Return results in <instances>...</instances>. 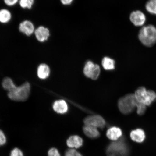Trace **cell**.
<instances>
[{
  "mask_svg": "<svg viewBox=\"0 0 156 156\" xmlns=\"http://www.w3.org/2000/svg\"><path fill=\"white\" fill-rule=\"evenodd\" d=\"M35 0H19V5L23 9L32 8Z\"/></svg>",
  "mask_w": 156,
  "mask_h": 156,
  "instance_id": "obj_20",
  "label": "cell"
},
{
  "mask_svg": "<svg viewBox=\"0 0 156 156\" xmlns=\"http://www.w3.org/2000/svg\"><path fill=\"white\" fill-rule=\"evenodd\" d=\"M138 38L144 46H153L156 43V27L151 25L142 27L140 31Z\"/></svg>",
  "mask_w": 156,
  "mask_h": 156,
  "instance_id": "obj_3",
  "label": "cell"
},
{
  "mask_svg": "<svg viewBox=\"0 0 156 156\" xmlns=\"http://www.w3.org/2000/svg\"><path fill=\"white\" fill-rule=\"evenodd\" d=\"M102 64L103 67L107 71H111L115 68V60L108 57H105L102 60Z\"/></svg>",
  "mask_w": 156,
  "mask_h": 156,
  "instance_id": "obj_17",
  "label": "cell"
},
{
  "mask_svg": "<svg viewBox=\"0 0 156 156\" xmlns=\"http://www.w3.org/2000/svg\"><path fill=\"white\" fill-rule=\"evenodd\" d=\"M34 33L37 40L41 42L47 41L50 36L49 29L42 26H40L35 29Z\"/></svg>",
  "mask_w": 156,
  "mask_h": 156,
  "instance_id": "obj_10",
  "label": "cell"
},
{
  "mask_svg": "<svg viewBox=\"0 0 156 156\" xmlns=\"http://www.w3.org/2000/svg\"><path fill=\"white\" fill-rule=\"evenodd\" d=\"M6 142V138L4 133L2 130H0V146H2Z\"/></svg>",
  "mask_w": 156,
  "mask_h": 156,
  "instance_id": "obj_25",
  "label": "cell"
},
{
  "mask_svg": "<svg viewBox=\"0 0 156 156\" xmlns=\"http://www.w3.org/2000/svg\"><path fill=\"white\" fill-rule=\"evenodd\" d=\"M50 73V68L46 64H41L38 66L37 73L38 77L41 79H46L49 76Z\"/></svg>",
  "mask_w": 156,
  "mask_h": 156,
  "instance_id": "obj_15",
  "label": "cell"
},
{
  "mask_svg": "<svg viewBox=\"0 0 156 156\" xmlns=\"http://www.w3.org/2000/svg\"><path fill=\"white\" fill-rule=\"evenodd\" d=\"M8 96L11 100L16 101H24L28 99L30 91V85L25 83L22 85L17 87L14 83L8 90Z\"/></svg>",
  "mask_w": 156,
  "mask_h": 156,
  "instance_id": "obj_1",
  "label": "cell"
},
{
  "mask_svg": "<svg viewBox=\"0 0 156 156\" xmlns=\"http://www.w3.org/2000/svg\"><path fill=\"white\" fill-rule=\"evenodd\" d=\"M52 107L55 112L59 114H66L68 110L67 103L63 99L55 101Z\"/></svg>",
  "mask_w": 156,
  "mask_h": 156,
  "instance_id": "obj_12",
  "label": "cell"
},
{
  "mask_svg": "<svg viewBox=\"0 0 156 156\" xmlns=\"http://www.w3.org/2000/svg\"><path fill=\"white\" fill-rule=\"evenodd\" d=\"M11 18V13L8 10L5 9L0 10V22L3 24L8 23Z\"/></svg>",
  "mask_w": 156,
  "mask_h": 156,
  "instance_id": "obj_18",
  "label": "cell"
},
{
  "mask_svg": "<svg viewBox=\"0 0 156 156\" xmlns=\"http://www.w3.org/2000/svg\"><path fill=\"white\" fill-rule=\"evenodd\" d=\"M73 0H60L62 4L64 5H69L73 2Z\"/></svg>",
  "mask_w": 156,
  "mask_h": 156,
  "instance_id": "obj_27",
  "label": "cell"
},
{
  "mask_svg": "<svg viewBox=\"0 0 156 156\" xmlns=\"http://www.w3.org/2000/svg\"><path fill=\"white\" fill-rule=\"evenodd\" d=\"M134 95L137 102L142 103L146 106H151L156 100V93L155 91L147 90L143 87H138Z\"/></svg>",
  "mask_w": 156,
  "mask_h": 156,
  "instance_id": "obj_5",
  "label": "cell"
},
{
  "mask_svg": "<svg viewBox=\"0 0 156 156\" xmlns=\"http://www.w3.org/2000/svg\"><path fill=\"white\" fill-rule=\"evenodd\" d=\"M83 140L80 136L76 135L70 136L67 141V146L70 148L78 149L83 145Z\"/></svg>",
  "mask_w": 156,
  "mask_h": 156,
  "instance_id": "obj_14",
  "label": "cell"
},
{
  "mask_svg": "<svg viewBox=\"0 0 156 156\" xmlns=\"http://www.w3.org/2000/svg\"><path fill=\"white\" fill-rule=\"evenodd\" d=\"M10 156H24L22 151L18 148H16L12 151Z\"/></svg>",
  "mask_w": 156,
  "mask_h": 156,
  "instance_id": "obj_23",
  "label": "cell"
},
{
  "mask_svg": "<svg viewBox=\"0 0 156 156\" xmlns=\"http://www.w3.org/2000/svg\"><path fill=\"white\" fill-rule=\"evenodd\" d=\"M129 152V147L124 137L111 143L106 150L107 156H128Z\"/></svg>",
  "mask_w": 156,
  "mask_h": 156,
  "instance_id": "obj_2",
  "label": "cell"
},
{
  "mask_svg": "<svg viewBox=\"0 0 156 156\" xmlns=\"http://www.w3.org/2000/svg\"><path fill=\"white\" fill-rule=\"evenodd\" d=\"M64 156H83L80 153L74 149H69L66 151Z\"/></svg>",
  "mask_w": 156,
  "mask_h": 156,
  "instance_id": "obj_22",
  "label": "cell"
},
{
  "mask_svg": "<svg viewBox=\"0 0 156 156\" xmlns=\"http://www.w3.org/2000/svg\"><path fill=\"white\" fill-rule=\"evenodd\" d=\"M137 101L134 94H129L119 99L118 106L119 110L122 114H130L136 108Z\"/></svg>",
  "mask_w": 156,
  "mask_h": 156,
  "instance_id": "obj_4",
  "label": "cell"
},
{
  "mask_svg": "<svg viewBox=\"0 0 156 156\" xmlns=\"http://www.w3.org/2000/svg\"><path fill=\"white\" fill-rule=\"evenodd\" d=\"M83 130L85 135L90 138H96L100 136L97 128L92 126L85 125L83 126Z\"/></svg>",
  "mask_w": 156,
  "mask_h": 156,
  "instance_id": "obj_16",
  "label": "cell"
},
{
  "mask_svg": "<svg viewBox=\"0 0 156 156\" xmlns=\"http://www.w3.org/2000/svg\"><path fill=\"white\" fill-rule=\"evenodd\" d=\"M146 107L147 106L145 105L137 102L136 108V112L138 115L140 116H142L145 114L146 110Z\"/></svg>",
  "mask_w": 156,
  "mask_h": 156,
  "instance_id": "obj_21",
  "label": "cell"
},
{
  "mask_svg": "<svg viewBox=\"0 0 156 156\" xmlns=\"http://www.w3.org/2000/svg\"><path fill=\"white\" fill-rule=\"evenodd\" d=\"M19 31L27 36H30L34 32V27L33 23L29 20H25L20 23Z\"/></svg>",
  "mask_w": 156,
  "mask_h": 156,
  "instance_id": "obj_11",
  "label": "cell"
},
{
  "mask_svg": "<svg viewBox=\"0 0 156 156\" xmlns=\"http://www.w3.org/2000/svg\"><path fill=\"white\" fill-rule=\"evenodd\" d=\"M145 7L148 12L156 15V0H149L146 3Z\"/></svg>",
  "mask_w": 156,
  "mask_h": 156,
  "instance_id": "obj_19",
  "label": "cell"
},
{
  "mask_svg": "<svg viewBox=\"0 0 156 156\" xmlns=\"http://www.w3.org/2000/svg\"><path fill=\"white\" fill-rule=\"evenodd\" d=\"M100 72L99 66L91 61L87 62L83 68V73L86 76L93 80L98 78Z\"/></svg>",
  "mask_w": 156,
  "mask_h": 156,
  "instance_id": "obj_6",
  "label": "cell"
},
{
  "mask_svg": "<svg viewBox=\"0 0 156 156\" xmlns=\"http://www.w3.org/2000/svg\"><path fill=\"white\" fill-rule=\"evenodd\" d=\"M130 136L133 141L136 143L141 144L145 141L146 134L145 130L138 128L132 130L130 133Z\"/></svg>",
  "mask_w": 156,
  "mask_h": 156,
  "instance_id": "obj_9",
  "label": "cell"
},
{
  "mask_svg": "<svg viewBox=\"0 0 156 156\" xmlns=\"http://www.w3.org/2000/svg\"><path fill=\"white\" fill-rule=\"evenodd\" d=\"M83 122L85 125L92 126L97 128H104L106 125L104 119L98 115L87 116L84 119Z\"/></svg>",
  "mask_w": 156,
  "mask_h": 156,
  "instance_id": "obj_7",
  "label": "cell"
},
{
  "mask_svg": "<svg viewBox=\"0 0 156 156\" xmlns=\"http://www.w3.org/2000/svg\"><path fill=\"white\" fill-rule=\"evenodd\" d=\"M122 133L120 128L116 126L112 127L107 130L106 136L109 139L116 141L121 138Z\"/></svg>",
  "mask_w": 156,
  "mask_h": 156,
  "instance_id": "obj_13",
  "label": "cell"
},
{
  "mask_svg": "<svg viewBox=\"0 0 156 156\" xmlns=\"http://www.w3.org/2000/svg\"><path fill=\"white\" fill-rule=\"evenodd\" d=\"M48 156H60L59 152L55 148H52L48 151Z\"/></svg>",
  "mask_w": 156,
  "mask_h": 156,
  "instance_id": "obj_24",
  "label": "cell"
},
{
  "mask_svg": "<svg viewBox=\"0 0 156 156\" xmlns=\"http://www.w3.org/2000/svg\"><path fill=\"white\" fill-rule=\"evenodd\" d=\"M130 20L136 26H141L146 21L145 15L142 12L136 11L133 12L130 15Z\"/></svg>",
  "mask_w": 156,
  "mask_h": 156,
  "instance_id": "obj_8",
  "label": "cell"
},
{
  "mask_svg": "<svg viewBox=\"0 0 156 156\" xmlns=\"http://www.w3.org/2000/svg\"><path fill=\"white\" fill-rule=\"evenodd\" d=\"M19 0H4L5 3L9 6H12L17 3Z\"/></svg>",
  "mask_w": 156,
  "mask_h": 156,
  "instance_id": "obj_26",
  "label": "cell"
}]
</instances>
